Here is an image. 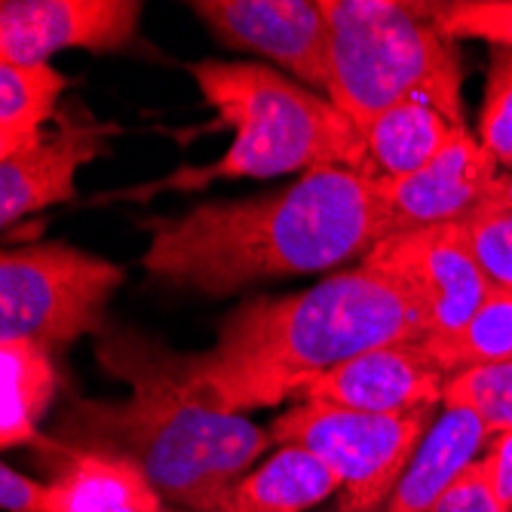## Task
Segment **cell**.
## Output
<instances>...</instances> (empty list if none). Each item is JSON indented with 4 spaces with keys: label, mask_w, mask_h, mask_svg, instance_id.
<instances>
[{
    "label": "cell",
    "mask_w": 512,
    "mask_h": 512,
    "mask_svg": "<svg viewBox=\"0 0 512 512\" xmlns=\"http://www.w3.org/2000/svg\"><path fill=\"white\" fill-rule=\"evenodd\" d=\"M427 350L448 375L479 368V365L509 362L512 359V289L491 286V292L485 295L479 310L470 316V322L451 338L427 341Z\"/></svg>",
    "instance_id": "ffe728a7"
},
{
    "label": "cell",
    "mask_w": 512,
    "mask_h": 512,
    "mask_svg": "<svg viewBox=\"0 0 512 512\" xmlns=\"http://www.w3.org/2000/svg\"><path fill=\"white\" fill-rule=\"evenodd\" d=\"M329 25V102L365 132L402 102H427L467 129L454 40L430 4L322 0Z\"/></svg>",
    "instance_id": "5b68a950"
},
{
    "label": "cell",
    "mask_w": 512,
    "mask_h": 512,
    "mask_svg": "<svg viewBox=\"0 0 512 512\" xmlns=\"http://www.w3.org/2000/svg\"><path fill=\"white\" fill-rule=\"evenodd\" d=\"M390 234L378 178L325 166L273 194L151 221L142 267L160 283L221 298L261 279L329 273L365 258Z\"/></svg>",
    "instance_id": "6da1fadb"
},
{
    "label": "cell",
    "mask_w": 512,
    "mask_h": 512,
    "mask_svg": "<svg viewBox=\"0 0 512 512\" xmlns=\"http://www.w3.org/2000/svg\"><path fill=\"white\" fill-rule=\"evenodd\" d=\"M485 463L497 506L503 512H512V433L497 436V442L485 451Z\"/></svg>",
    "instance_id": "4316f807"
},
{
    "label": "cell",
    "mask_w": 512,
    "mask_h": 512,
    "mask_svg": "<svg viewBox=\"0 0 512 512\" xmlns=\"http://www.w3.org/2000/svg\"><path fill=\"white\" fill-rule=\"evenodd\" d=\"M485 212H506L512 215V172H500L494 188L488 194V203H485Z\"/></svg>",
    "instance_id": "83f0119b"
},
{
    "label": "cell",
    "mask_w": 512,
    "mask_h": 512,
    "mask_svg": "<svg viewBox=\"0 0 512 512\" xmlns=\"http://www.w3.org/2000/svg\"><path fill=\"white\" fill-rule=\"evenodd\" d=\"M191 10L230 50L264 56L329 99V25L322 0H194Z\"/></svg>",
    "instance_id": "9c48e42d"
},
{
    "label": "cell",
    "mask_w": 512,
    "mask_h": 512,
    "mask_svg": "<svg viewBox=\"0 0 512 512\" xmlns=\"http://www.w3.org/2000/svg\"><path fill=\"white\" fill-rule=\"evenodd\" d=\"M427 338L417 304L393 279L359 264L322 276L304 292L237 307L224 316L215 347L191 362L218 408L246 414L298 396L359 353Z\"/></svg>",
    "instance_id": "3957f363"
},
{
    "label": "cell",
    "mask_w": 512,
    "mask_h": 512,
    "mask_svg": "<svg viewBox=\"0 0 512 512\" xmlns=\"http://www.w3.org/2000/svg\"><path fill=\"white\" fill-rule=\"evenodd\" d=\"M442 408H467L488 433H512V359L457 371L448 378Z\"/></svg>",
    "instance_id": "44dd1931"
},
{
    "label": "cell",
    "mask_w": 512,
    "mask_h": 512,
    "mask_svg": "<svg viewBox=\"0 0 512 512\" xmlns=\"http://www.w3.org/2000/svg\"><path fill=\"white\" fill-rule=\"evenodd\" d=\"M0 503L7 512H46L50 509V482H37L13 467L0 470Z\"/></svg>",
    "instance_id": "484cf974"
},
{
    "label": "cell",
    "mask_w": 512,
    "mask_h": 512,
    "mask_svg": "<svg viewBox=\"0 0 512 512\" xmlns=\"http://www.w3.org/2000/svg\"><path fill=\"white\" fill-rule=\"evenodd\" d=\"M218 512H246V509H240V506H234V503H227V506L218 509Z\"/></svg>",
    "instance_id": "f1b7e54d"
},
{
    "label": "cell",
    "mask_w": 512,
    "mask_h": 512,
    "mask_svg": "<svg viewBox=\"0 0 512 512\" xmlns=\"http://www.w3.org/2000/svg\"><path fill=\"white\" fill-rule=\"evenodd\" d=\"M68 80L53 65L0 62V160L40 142Z\"/></svg>",
    "instance_id": "d6986e66"
},
{
    "label": "cell",
    "mask_w": 512,
    "mask_h": 512,
    "mask_svg": "<svg viewBox=\"0 0 512 512\" xmlns=\"http://www.w3.org/2000/svg\"><path fill=\"white\" fill-rule=\"evenodd\" d=\"M335 491H341V479L316 454L295 445H276V451L240 482L227 503L246 512H304Z\"/></svg>",
    "instance_id": "e0dca14e"
},
{
    "label": "cell",
    "mask_w": 512,
    "mask_h": 512,
    "mask_svg": "<svg viewBox=\"0 0 512 512\" xmlns=\"http://www.w3.org/2000/svg\"><path fill=\"white\" fill-rule=\"evenodd\" d=\"M436 512H503L491 488L485 457H479L473 467L454 482V488L439 500Z\"/></svg>",
    "instance_id": "d4e9b609"
},
{
    "label": "cell",
    "mask_w": 512,
    "mask_h": 512,
    "mask_svg": "<svg viewBox=\"0 0 512 512\" xmlns=\"http://www.w3.org/2000/svg\"><path fill=\"white\" fill-rule=\"evenodd\" d=\"M448 378L427 341H402L341 362L310 381L298 399L368 414H402L442 402Z\"/></svg>",
    "instance_id": "7c38bea8"
},
{
    "label": "cell",
    "mask_w": 512,
    "mask_h": 512,
    "mask_svg": "<svg viewBox=\"0 0 512 512\" xmlns=\"http://www.w3.org/2000/svg\"><path fill=\"white\" fill-rule=\"evenodd\" d=\"M378 512H384V509H378Z\"/></svg>",
    "instance_id": "f546056e"
},
{
    "label": "cell",
    "mask_w": 512,
    "mask_h": 512,
    "mask_svg": "<svg viewBox=\"0 0 512 512\" xmlns=\"http://www.w3.org/2000/svg\"><path fill=\"white\" fill-rule=\"evenodd\" d=\"M476 138L503 172H512V53L500 46H491Z\"/></svg>",
    "instance_id": "7402d4cb"
},
{
    "label": "cell",
    "mask_w": 512,
    "mask_h": 512,
    "mask_svg": "<svg viewBox=\"0 0 512 512\" xmlns=\"http://www.w3.org/2000/svg\"><path fill=\"white\" fill-rule=\"evenodd\" d=\"M436 421V405L402 414H368L298 402L270 424L273 445L316 454L341 479V512H378Z\"/></svg>",
    "instance_id": "52a82bcc"
},
{
    "label": "cell",
    "mask_w": 512,
    "mask_h": 512,
    "mask_svg": "<svg viewBox=\"0 0 512 512\" xmlns=\"http://www.w3.org/2000/svg\"><path fill=\"white\" fill-rule=\"evenodd\" d=\"M362 264L393 279L417 304L430 329L427 341L457 335L494 286L470 246L467 224L390 234Z\"/></svg>",
    "instance_id": "ba28073f"
},
{
    "label": "cell",
    "mask_w": 512,
    "mask_h": 512,
    "mask_svg": "<svg viewBox=\"0 0 512 512\" xmlns=\"http://www.w3.org/2000/svg\"><path fill=\"white\" fill-rule=\"evenodd\" d=\"M99 362L129 384V396L74 402L53 439L135 463L166 503L188 512L224 509L273 436L246 414L218 408L194 375L191 356L138 332L105 335Z\"/></svg>",
    "instance_id": "7a4b0ae2"
},
{
    "label": "cell",
    "mask_w": 512,
    "mask_h": 512,
    "mask_svg": "<svg viewBox=\"0 0 512 512\" xmlns=\"http://www.w3.org/2000/svg\"><path fill=\"white\" fill-rule=\"evenodd\" d=\"M0 375H4L0 445L7 451L37 445L40 417L59 390L56 353L37 341H0Z\"/></svg>",
    "instance_id": "2e32d148"
},
{
    "label": "cell",
    "mask_w": 512,
    "mask_h": 512,
    "mask_svg": "<svg viewBox=\"0 0 512 512\" xmlns=\"http://www.w3.org/2000/svg\"><path fill=\"white\" fill-rule=\"evenodd\" d=\"M188 71L221 126L234 129V142L209 166H181L157 184L108 200H148L163 191H200L212 181L304 175L325 166L371 172L362 132L319 92L255 62L206 59Z\"/></svg>",
    "instance_id": "277c9868"
},
{
    "label": "cell",
    "mask_w": 512,
    "mask_h": 512,
    "mask_svg": "<svg viewBox=\"0 0 512 512\" xmlns=\"http://www.w3.org/2000/svg\"><path fill=\"white\" fill-rule=\"evenodd\" d=\"M488 430L467 408H442V414L417 445L405 476L399 479L384 512H436L439 500L454 488L479 457H485Z\"/></svg>",
    "instance_id": "9a60e30c"
},
{
    "label": "cell",
    "mask_w": 512,
    "mask_h": 512,
    "mask_svg": "<svg viewBox=\"0 0 512 512\" xmlns=\"http://www.w3.org/2000/svg\"><path fill=\"white\" fill-rule=\"evenodd\" d=\"M457 132V126L427 102H402L384 111L362 138L371 175L402 178L427 166Z\"/></svg>",
    "instance_id": "ac0fdd59"
},
{
    "label": "cell",
    "mask_w": 512,
    "mask_h": 512,
    "mask_svg": "<svg viewBox=\"0 0 512 512\" xmlns=\"http://www.w3.org/2000/svg\"><path fill=\"white\" fill-rule=\"evenodd\" d=\"M467 237L491 283L512 289V215L479 212L467 221Z\"/></svg>",
    "instance_id": "cb8c5ba5"
},
{
    "label": "cell",
    "mask_w": 512,
    "mask_h": 512,
    "mask_svg": "<svg viewBox=\"0 0 512 512\" xmlns=\"http://www.w3.org/2000/svg\"><path fill=\"white\" fill-rule=\"evenodd\" d=\"M123 267L65 243L7 249L0 258V341H37L62 350L102 332Z\"/></svg>",
    "instance_id": "8992f818"
},
{
    "label": "cell",
    "mask_w": 512,
    "mask_h": 512,
    "mask_svg": "<svg viewBox=\"0 0 512 512\" xmlns=\"http://www.w3.org/2000/svg\"><path fill=\"white\" fill-rule=\"evenodd\" d=\"M138 22L135 0H4L0 62L50 65L62 50L117 53L135 40Z\"/></svg>",
    "instance_id": "30bf717a"
},
{
    "label": "cell",
    "mask_w": 512,
    "mask_h": 512,
    "mask_svg": "<svg viewBox=\"0 0 512 512\" xmlns=\"http://www.w3.org/2000/svg\"><path fill=\"white\" fill-rule=\"evenodd\" d=\"M34 448L53 473L46 512H166L151 479L123 457L68 448L53 436Z\"/></svg>",
    "instance_id": "5bb4252c"
},
{
    "label": "cell",
    "mask_w": 512,
    "mask_h": 512,
    "mask_svg": "<svg viewBox=\"0 0 512 512\" xmlns=\"http://www.w3.org/2000/svg\"><path fill=\"white\" fill-rule=\"evenodd\" d=\"M120 129L99 123L83 105L62 114L53 132L16 157L0 160V221L13 230L28 215H37L56 203L74 200L77 172L96 157L108 154V138Z\"/></svg>",
    "instance_id": "4fadbf2b"
},
{
    "label": "cell",
    "mask_w": 512,
    "mask_h": 512,
    "mask_svg": "<svg viewBox=\"0 0 512 512\" xmlns=\"http://www.w3.org/2000/svg\"><path fill=\"white\" fill-rule=\"evenodd\" d=\"M497 175L500 166L479 138L457 129L427 166L402 178H378V191L393 234H402L439 224H467L485 212Z\"/></svg>",
    "instance_id": "8fae6325"
},
{
    "label": "cell",
    "mask_w": 512,
    "mask_h": 512,
    "mask_svg": "<svg viewBox=\"0 0 512 512\" xmlns=\"http://www.w3.org/2000/svg\"><path fill=\"white\" fill-rule=\"evenodd\" d=\"M436 25L451 37H473L512 53V0H439Z\"/></svg>",
    "instance_id": "603a6c76"
}]
</instances>
